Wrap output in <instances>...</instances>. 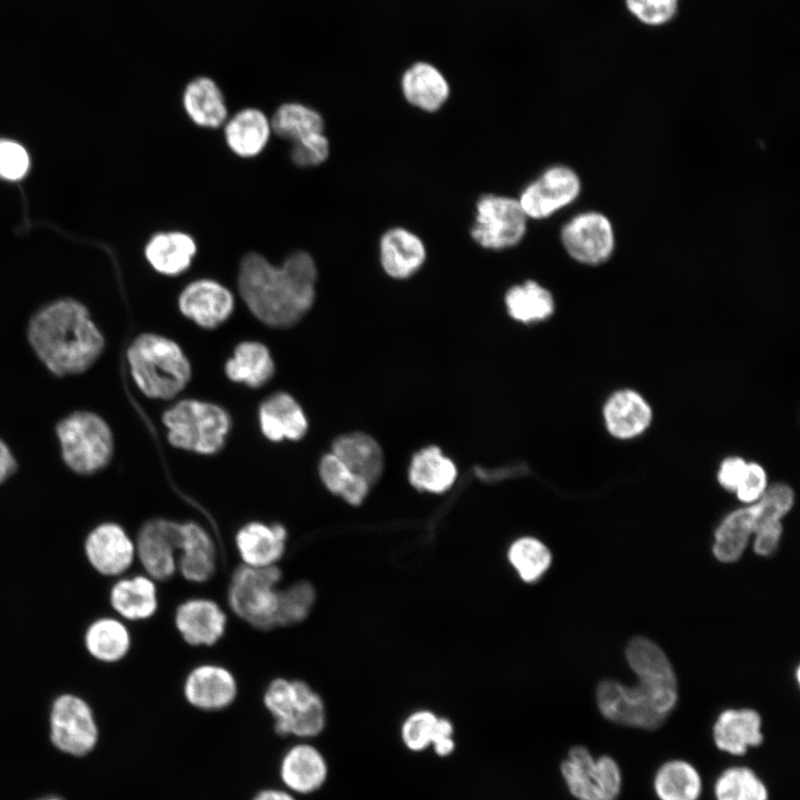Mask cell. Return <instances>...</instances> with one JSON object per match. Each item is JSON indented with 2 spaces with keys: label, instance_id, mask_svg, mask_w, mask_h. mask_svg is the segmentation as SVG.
I'll return each instance as SVG.
<instances>
[{
  "label": "cell",
  "instance_id": "obj_1",
  "mask_svg": "<svg viewBox=\"0 0 800 800\" xmlns=\"http://www.w3.org/2000/svg\"><path fill=\"white\" fill-rule=\"evenodd\" d=\"M317 266L306 251L291 253L280 264L257 252L240 264L239 291L250 311L271 327H290L311 308L316 297Z\"/></svg>",
  "mask_w": 800,
  "mask_h": 800
},
{
  "label": "cell",
  "instance_id": "obj_2",
  "mask_svg": "<svg viewBox=\"0 0 800 800\" xmlns=\"http://www.w3.org/2000/svg\"><path fill=\"white\" fill-rule=\"evenodd\" d=\"M29 338L41 360L58 374L84 371L103 348V338L88 311L73 300L41 310L30 323Z\"/></svg>",
  "mask_w": 800,
  "mask_h": 800
},
{
  "label": "cell",
  "instance_id": "obj_3",
  "mask_svg": "<svg viewBox=\"0 0 800 800\" xmlns=\"http://www.w3.org/2000/svg\"><path fill=\"white\" fill-rule=\"evenodd\" d=\"M627 687L613 680L602 681L597 689V704L609 721L629 728L658 729L677 703V689L659 686L638 677Z\"/></svg>",
  "mask_w": 800,
  "mask_h": 800
},
{
  "label": "cell",
  "instance_id": "obj_4",
  "mask_svg": "<svg viewBox=\"0 0 800 800\" xmlns=\"http://www.w3.org/2000/svg\"><path fill=\"white\" fill-rule=\"evenodd\" d=\"M128 360L136 383L150 398L174 397L191 376L190 363L180 347L152 333L142 334L133 341Z\"/></svg>",
  "mask_w": 800,
  "mask_h": 800
},
{
  "label": "cell",
  "instance_id": "obj_5",
  "mask_svg": "<svg viewBox=\"0 0 800 800\" xmlns=\"http://www.w3.org/2000/svg\"><path fill=\"white\" fill-rule=\"evenodd\" d=\"M263 704L280 736L309 739L319 736L326 728L324 702L302 680L273 679L263 693Z\"/></svg>",
  "mask_w": 800,
  "mask_h": 800
},
{
  "label": "cell",
  "instance_id": "obj_6",
  "mask_svg": "<svg viewBox=\"0 0 800 800\" xmlns=\"http://www.w3.org/2000/svg\"><path fill=\"white\" fill-rule=\"evenodd\" d=\"M793 491L784 483L767 488L750 507L728 514L716 530L713 553L718 560L732 562L740 558L752 533L772 521H780L793 504Z\"/></svg>",
  "mask_w": 800,
  "mask_h": 800
},
{
  "label": "cell",
  "instance_id": "obj_7",
  "mask_svg": "<svg viewBox=\"0 0 800 800\" xmlns=\"http://www.w3.org/2000/svg\"><path fill=\"white\" fill-rule=\"evenodd\" d=\"M163 422L172 446L203 454L218 452L230 429L224 409L198 400L178 402L163 414Z\"/></svg>",
  "mask_w": 800,
  "mask_h": 800
},
{
  "label": "cell",
  "instance_id": "obj_8",
  "mask_svg": "<svg viewBox=\"0 0 800 800\" xmlns=\"http://www.w3.org/2000/svg\"><path fill=\"white\" fill-rule=\"evenodd\" d=\"M559 773L574 800H618L622 793L623 773L616 758L594 756L586 746L569 748L560 761Z\"/></svg>",
  "mask_w": 800,
  "mask_h": 800
},
{
  "label": "cell",
  "instance_id": "obj_9",
  "mask_svg": "<svg viewBox=\"0 0 800 800\" xmlns=\"http://www.w3.org/2000/svg\"><path fill=\"white\" fill-rule=\"evenodd\" d=\"M281 577L277 566L237 568L228 587V602L234 614L257 629L276 627Z\"/></svg>",
  "mask_w": 800,
  "mask_h": 800
},
{
  "label": "cell",
  "instance_id": "obj_10",
  "mask_svg": "<svg viewBox=\"0 0 800 800\" xmlns=\"http://www.w3.org/2000/svg\"><path fill=\"white\" fill-rule=\"evenodd\" d=\"M57 431L63 458L74 471L90 473L108 462L112 437L109 427L98 416L73 413L59 423Z\"/></svg>",
  "mask_w": 800,
  "mask_h": 800
},
{
  "label": "cell",
  "instance_id": "obj_11",
  "mask_svg": "<svg viewBox=\"0 0 800 800\" xmlns=\"http://www.w3.org/2000/svg\"><path fill=\"white\" fill-rule=\"evenodd\" d=\"M49 739L61 753L84 757L99 741V727L91 706L80 696L61 693L49 711Z\"/></svg>",
  "mask_w": 800,
  "mask_h": 800
},
{
  "label": "cell",
  "instance_id": "obj_12",
  "mask_svg": "<svg viewBox=\"0 0 800 800\" xmlns=\"http://www.w3.org/2000/svg\"><path fill=\"white\" fill-rule=\"evenodd\" d=\"M528 217L517 199L483 194L476 204L470 233L486 249L502 250L518 244L526 234Z\"/></svg>",
  "mask_w": 800,
  "mask_h": 800
},
{
  "label": "cell",
  "instance_id": "obj_13",
  "mask_svg": "<svg viewBox=\"0 0 800 800\" xmlns=\"http://www.w3.org/2000/svg\"><path fill=\"white\" fill-rule=\"evenodd\" d=\"M560 239L571 259L589 267L609 261L617 242L611 220L596 210L580 212L568 220L561 228Z\"/></svg>",
  "mask_w": 800,
  "mask_h": 800
},
{
  "label": "cell",
  "instance_id": "obj_14",
  "mask_svg": "<svg viewBox=\"0 0 800 800\" xmlns=\"http://www.w3.org/2000/svg\"><path fill=\"white\" fill-rule=\"evenodd\" d=\"M581 189V179L572 168L556 164L528 184L518 201L528 218L540 220L574 202Z\"/></svg>",
  "mask_w": 800,
  "mask_h": 800
},
{
  "label": "cell",
  "instance_id": "obj_15",
  "mask_svg": "<svg viewBox=\"0 0 800 800\" xmlns=\"http://www.w3.org/2000/svg\"><path fill=\"white\" fill-rule=\"evenodd\" d=\"M181 523L167 519H152L139 530L136 559L153 580H168L178 570Z\"/></svg>",
  "mask_w": 800,
  "mask_h": 800
},
{
  "label": "cell",
  "instance_id": "obj_16",
  "mask_svg": "<svg viewBox=\"0 0 800 800\" xmlns=\"http://www.w3.org/2000/svg\"><path fill=\"white\" fill-rule=\"evenodd\" d=\"M86 558L101 576L121 577L136 560L134 541L118 523L94 527L83 543Z\"/></svg>",
  "mask_w": 800,
  "mask_h": 800
},
{
  "label": "cell",
  "instance_id": "obj_17",
  "mask_svg": "<svg viewBox=\"0 0 800 800\" xmlns=\"http://www.w3.org/2000/svg\"><path fill=\"white\" fill-rule=\"evenodd\" d=\"M182 692L187 702L202 711H220L230 707L238 696L233 673L217 663H203L187 674Z\"/></svg>",
  "mask_w": 800,
  "mask_h": 800
},
{
  "label": "cell",
  "instance_id": "obj_18",
  "mask_svg": "<svg viewBox=\"0 0 800 800\" xmlns=\"http://www.w3.org/2000/svg\"><path fill=\"white\" fill-rule=\"evenodd\" d=\"M173 622L188 644L211 647L223 637L228 619L218 602L198 597L187 599L177 607Z\"/></svg>",
  "mask_w": 800,
  "mask_h": 800
},
{
  "label": "cell",
  "instance_id": "obj_19",
  "mask_svg": "<svg viewBox=\"0 0 800 800\" xmlns=\"http://www.w3.org/2000/svg\"><path fill=\"white\" fill-rule=\"evenodd\" d=\"M279 777L291 793L310 794L327 782L329 764L318 748L300 742L291 746L281 757Z\"/></svg>",
  "mask_w": 800,
  "mask_h": 800
},
{
  "label": "cell",
  "instance_id": "obj_20",
  "mask_svg": "<svg viewBox=\"0 0 800 800\" xmlns=\"http://www.w3.org/2000/svg\"><path fill=\"white\" fill-rule=\"evenodd\" d=\"M233 296L221 283L200 279L189 283L179 297L181 312L203 328H214L233 310Z\"/></svg>",
  "mask_w": 800,
  "mask_h": 800
},
{
  "label": "cell",
  "instance_id": "obj_21",
  "mask_svg": "<svg viewBox=\"0 0 800 800\" xmlns=\"http://www.w3.org/2000/svg\"><path fill=\"white\" fill-rule=\"evenodd\" d=\"M762 720L752 709H727L716 719L712 741L722 753L742 757L763 742Z\"/></svg>",
  "mask_w": 800,
  "mask_h": 800
},
{
  "label": "cell",
  "instance_id": "obj_22",
  "mask_svg": "<svg viewBox=\"0 0 800 800\" xmlns=\"http://www.w3.org/2000/svg\"><path fill=\"white\" fill-rule=\"evenodd\" d=\"M287 537V530L280 523L253 521L238 530L234 543L244 566L267 568L276 566L283 557Z\"/></svg>",
  "mask_w": 800,
  "mask_h": 800
},
{
  "label": "cell",
  "instance_id": "obj_23",
  "mask_svg": "<svg viewBox=\"0 0 800 800\" xmlns=\"http://www.w3.org/2000/svg\"><path fill=\"white\" fill-rule=\"evenodd\" d=\"M217 550L209 532L196 522L181 523L178 570L193 583L210 580L216 571Z\"/></svg>",
  "mask_w": 800,
  "mask_h": 800
},
{
  "label": "cell",
  "instance_id": "obj_24",
  "mask_svg": "<svg viewBox=\"0 0 800 800\" xmlns=\"http://www.w3.org/2000/svg\"><path fill=\"white\" fill-rule=\"evenodd\" d=\"M109 602L122 620H148L159 607L156 580L147 574L120 577L110 589Z\"/></svg>",
  "mask_w": 800,
  "mask_h": 800
},
{
  "label": "cell",
  "instance_id": "obj_25",
  "mask_svg": "<svg viewBox=\"0 0 800 800\" xmlns=\"http://www.w3.org/2000/svg\"><path fill=\"white\" fill-rule=\"evenodd\" d=\"M609 433L618 439H632L643 433L652 420V410L646 399L634 390L612 393L603 407Z\"/></svg>",
  "mask_w": 800,
  "mask_h": 800
},
{
  "label": "cell",
  "instance_id": "obj_26",
  "mask_svg": "<svg viewBox=\"0 0 800 800\" xmlns=\"http://www.w3.org/2000/svg\"><path fill=\"white\" fill-rule=\"evenodd\" d=\"M426 247L413 232L403 228L389 229L380 240V261L386 273L406 279L416 273L426 260Z\"/></svg>",
  "mask_w": 800,
  "mask_h": 800
},
{
  "label": "cell",
  "instance_id": "obj_27",
  "mask_svg": "<svg viewBox=\"0 0 800 800\" xmlns=\"http://www.w3.org/2000/svg\"><path fill=\"white\" fill-rule=\"evenodd\" d=\"M651 786L657 800H700L703 793L701 772L682 758L660 763L653 772Z\"/></svg>",
  "mask_w": 800,
  "mask_h": 800
},
{
  "label": "cell",
  "instance_id": "obj_28",
  "mask_svg": "<svg viewBox=\"0 0 800 800\" xmlns=\"http://www.w3.org/2000/svg\"><path fill=\"white\" fill-rule=\"evenodd\" d=\"M259 417L263 434L272 441L284 438L301 439L308 429L301 407L284 392L274 393L266 399L260 407Z\"/></svg>",
  "mask_w": 800,
  "mask_h": 800
},
{
  "label": "cell",
  "instance_id": "obj_29",
  "mask_svg": "<svg viewBox=\"0 0 800 800\" xmlns=\"http://www.w3.org/2000/svg\"><path fill=\"white\" fill-rule=\"evenodd\" d=\"M196 253L194 239L182 231L156 233L144 248V256L151 267L166 276H178L186 271Z\"/></svg>",
  "mask_w": 800,
  "mask_h": 800
},
{
  "label": "cell",
  "instance_id": "obj_30",
  "mask_svg": "<svg viewBox=\"0 0 800 800\" xmlns=\"http://www.w3.org/2000/svg\"><path fill=\"white\" fill-rule=\"evenodd\" d=\"M182 103L188 117L199 127L219 128L227 120L223 93L211 78L192 79L183 90Z\"/></svg>",
  "mask_w": 800,
  "mask_h": 800
},
{
  "label": "cell",
  "instance_id": "obj_31",
  "mask_svg": "<svg viewBox=\"0 0 800 800\" xmlns=\"http://www.w3.org/2000/svg\"><path fill=\"white\" fill-rule=\"evenodd\" d=\"M271 131L270 120L261 110L246 108L226 123L224 139L237 156L251 158L266 148Z\"/></svg>",
  "mask_w": 800,
  "mask_h": 800
},
{
  "label": "cell",
  "instance_id": "obj_32",
  "mask_svg": "<svg viewBox=\"0 0 800 800\" xmlns=\"http://www.w3.org/2000/svg\"><path fill=\"white\" fill-rule=\"evenodd\" d=\"M401 87L409 103L428 112L439 110L450 93L443 74L427 62L412 64L403 73Z\"/></svg>",
  "mask_w": 800,
  "mask_h": 800
},
{
  "label": "cell",
  "instance_id": "obj_33",
  "mask_svg": "<svg viewBox=\"0 0 800 800\" xmlns=\"http://www.w3.org/2000/svg\"><path fill=\"white\" fill-rule=\"evenodd\" d=\"M332 453L370 486L376 483L382 473V451L378 442L368 434L354 432L337 438L332 444Z\"/></svg>",
  "mask_w": 800,
  "mask_h": 800
},
{
  "label": "cell",
  "instance_id": "obj_34",
  "mask_svg": "<svg viewBox=\"0 0 800 800\" xmlns=\"http://www.w3.org/2000/svg\"><path fill=\"white\" fill-rule=\"evenodd\" d=\"M83 642L92 658L100 662L114 663L126 658L130 651L131 634L122 619L101 617L88 626Z\"/></svg>",
  "mask_w": 800,
  "mask_h": 800
},
{
  "label": "cell",
  "instance_id": "obj_35",
  "mask_svg": "<svg viewBox=\"0 0 800 800\" xmlns=\"http://www.w3.org/2000/svg\"><path fill=\"white\" fill-rule=\"evenodd\" d=\"M456 477L454 463L438 447L424 448L412 458L409 478L419 490L441 493L453 484Z\"/></svg>",
  "mask_w": 800,
  "mask_h": 800
},
{
  "label": "cell",
  "instance_id": "obj_36",
  "mask_svg": "<svg viewBox=\"0 0 800 800\" xmlns=\"http://www.w3.org/2000/svg\"><path fill=\"white\" fill-rule=\"evenodd\" d=\"M226 373L232 381L249 387L264 384L274 373V363L266 346L254 341L240 343L226 364Z\"/></svg>",
  "mask_w": 800,
  "mask_h": 800
},
{
  "label": "cell",
  "instance_id": "obj_37",
  "mask_svg": "<svg viewBox=\"0 0 800 800\" xmlns=\"http://www.w3.org/2000/svg\"><path fill=\"white\" fill-rule=\"evenodd\" d=\"M712 792L714 800H770L766 781L746 764L722 769L714 779Z\"/></svg>",
  "mask_w": 800,
  "mask_h": 800
},
{
  "label": "cell",
  "instance_id": "obj_38",
  "mask_svg": "<svg viewBox=\"0 0 800 800\" xmlns=\"http://www.w3.org/2000/svg\"><path fill=\"white\" fill-rule=\"evenodd\" d=\"M506 306L513 319L526 323L548 319L554 311L551 292L533 280L510 288Z\"/></svg>",
  "mask_w": 800,
  "mask_h": 800
},
{
  "label": "cell",
  "instance_id": "obj_39",
  "mask_svg": "<svg viewBox=\"0 0 800 800\" xmlns=\"http://www.w3.org/2000/svg\"><path fill=\"white\" fill-rule=\"evenodd\" d=\"M271 130L282 139L296 142L314 132H322L321 114L301 103L281 104L270 119Z\"/></svg>",
  "mask_w": 800,
  "mask_h": 800
},
{
  "label": "cell",
  "instance_id": "obj_40",
  "mask_svg": "<svg viewBox=\"0 0 800 800\" xmlns=\"http://www.w3.org/2000/svg\"><path fill=\"white\" fill-rule=\"evenodd\" d=\"M319 473L332 493L352 506L360 504L369 492L370 484L349 470L333 453L322 457Z\"/></svg>",
  "mask_w": 800,
  "mask_h": 800
},
{
  "label": "cell",
  "instance_id": "obj_41",
  "mask_svg": "<svg viewBox=\"0 0 800 800\" xmlns=\"http://www.w3.org/2000/svg\"><path fill=\"white\" fill-rule=\"evenodd\" d=\"M508 559L524 582L540 579L551 564L547 546L532 537H522L511 543Z\"/></svg>",
  "mask_w": 800,
  "mask_h": 800
},
{
  "label": "cell",
  "instance_id": "obj_42",
  "mask_svg": "<svg viewBox=\"0 0 800 800\" xmlns=\"http://www.w3.org/2000/svg\"><path fill=\"white\" fill-rule=\"evenodd\" d=\"M317 598L316 589L306 580L279 589L276 627L300 623L311 613Z\"/></svg>",
  "mask_w": 800,
  "mask_h": 800
},
{
  "label": "cell",
  "instance_id": "obj_43",
  "mask_svg": "<svg viewBox=\"0 0 800 800\" xmlns=\"http://www.w3.org/2000/svg\"><path fill=\"white\" fill-rule=\"evenodd\" d=\"M439 716L421 709L411 712L401 723L400 740L411 753H422L431 749Z\"/></svg>",
  "mask_w": 800,
  "mask_h": 800
},
{
  "label": "cell",
  "instance_id": "obj_44",
  "mask_svg": "<svg viewBox=\"0 0 800 800\" xmlns=\"http://www.w3.org/2000/svg\"><path fill=\"white\" fill-rule=\"evenodd\" d=\"M292 143L290 157L300 168L319 166L329 157V140L322 132L311 133Z\"/></svg>",
  "mask_w": 800,
  "mask_h": 800
},
{
  "label": "cell",
  "instance_id": "obj_45",
  "mask_svg": "<svg viewBox=\"0 0 800 800\" xmlns=\"http://www.w3.org/2000/svg\"><path fill=\"white\" fill-rule=\"evenodd\" d=\"M30 167L28 151L20 143L0 139V178L9 181L22 179Z\"/></svg>",
  "mask_w": 800,
  "mask_h": 800
},
{
  "label": "cell",
  "instance_id": "obj_46",
  "mask_svg": "<svg viewBox=\"0 0 800 800\" xmlns=\"http://www.w3.org/2000/svg\"><path fill=\"white\" fill-rule=\"evenodd\" d=\"M626 6L638 20L648 26L669 22L676 16L678 8L658 0H626Z\"/></svg>",
  "mask_w": 800,
  "mask_h": 800
},
{
  "label": "cell",
  "instance_id": "obj_47",
  "mask_svg": "<svg viewBox=\"0 0 800 800\" xmlns=\"http://www.w3.org/2000/svg\"><path fill=\"white\" fill-rule=\"evenodd\" d=\"M767 490V474L764 469L756 463H748L747 474L736 490L738 499L746 503L758 501Z\"/></svg>",
  "mask_w": 800,
  "mask_h": 800
},
{
  "label": "cell",
  "instance_id": "obj_48",
  "mask_svg": "<svg viewBox=\"0 0 800 800\" xmlns=\"http://www.w3.org/2000/svg\"><path fill=\"white\" fill-rule=\"evenodd\" d=\"M456 748L457 742L452 721L448 718L439 717L430 750L438 758L446 759L454 753Z\"/></svg>",
  "mask_w": 800,
  "mask_h": 800
},
{
  "label": "cell",
  "instance_id": "obj_49",
  "mask_svg": "<svg viewBox=\"0 0 800 800\" xmlns=\"http://www.w3.org/2000/svg\"><path fill=\"white\" fill-rule=\"evenodd\" d=\"M748 470V462L740 457L724 459L718 471V481L722 488L736 492L743 481Z\"/></svg>",
  "mask_w": 800,
  "mask_h": 800
},
{
  "label": "cell",
  "instance_id": "obj_50",
  "mask_svg": "<svg viewBox=\"0 0 800 800\" xmlns=\"http://www.w3.org/2000/svg\"><path fill=\"white\" fill-rule=\"evenodd\" d=\"M781 532V521L768 522L760 527L756 532L754 551L761 556L772 553L779 543Z\"/></svg>",
  "mask_w": 800,
  "mask_h": 800
},
{
  "label": "cell",
  "instance_id": "obj_51",
  "mask_svg": "<svg viewBox=\"0 0 800 800\" xmlns=\"http://www.w3.org/2000/svg\"><path fill=\"white\" fill-rule=\"evenodd\" d=\"M252 800H296L287 789L267 788L256 793Z\"/></svg>",
  "mask_w": 800,
  "mask_h": 800
},
{
  "label": "cell",
  "instance_id": "obj_52",
  "mask_svg": "<svg viewBox=\"0 0 800 800\" xmlns=\"http://www.w3.org/2000/svg\"><path fill=\"white\" fill-rule=\"evenodd\" d=\"M14 469V460L7 448L0 440V482H2Z\"/></svg>",
  "mask_w": 800,
  "mask_h": 800
},
{
  "label": "cell",
  "instance_id": "obj_53",
  "mask_svg": "<svg viewBox=\"0 0 800 800\" xmlns=\"http://www.w3.org/2000/svg\"><path fill=\"white\" fill-rule=\"evenodd\" d=\"M34 800H66V799H63L62 797L57 796V794H47V796L39 797Z\"/></svg>",
  "mask_w": 800,
  "mask_h": 800
},
{
  "label": "cell",
  "instance_id": "obj_54",
  "mask_svg": "<svg viewBox=\"0 0 800 800\" xmlns=\"http://www.w3.org/2000/svg\"><path fill=\"white\" fill-rule=\"evenodd\" d=\"M658 1H660L664 4H669V6H678V0H658Z\"/></svg>",
  "mask_w": 800,
  "mask_h": 800
}]
</instances>
